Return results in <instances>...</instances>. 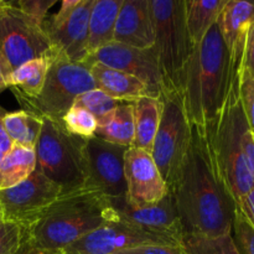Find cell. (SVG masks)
Listing matches in <instances>:
<instances>
[{"mask_svg":"<svg viewBox=\"0 0 254 254\" xmlns=\"http://www.w3.org/2000/svg\"><path fill=\"white\" fill-rule=\"evenodd\" d=\"M169 191L185 233L216 237L232 232L237 203L221 174L205 127L192 126L190 146Z\"/></svg>","mask_w":254,"mask_h":254,"instance_id":"cell-1","label":"cell"},{"mask_svg":"<svg viewBox=\"0 0 254 254\" xmlns=\"http://www.w3.org/2000/svg\"><path fill=\"white\" fill-rule=\"evenodd\" d=\"M231 88L228 50L217 22L208 30L185 69L183 101L192 126L205 127L218 117Z\"/></svg>","mask_w":254,"mask_h":254,"instance_id":"cell-2","label":"cell"},{"mask_svg":"<svg viewBox=\"0 0 254 254\" xmlns=\"http://www.w3.org/2000/svg\"><path fill=\"white\" fill-rule=\"evenodd\" d=\"M112 217L109 200L98 191L82 189L64 193L29 228L25 243L40 252L61 254Z\"/></svg>","mask_w":254,"mask_h":254,"instance_id":"cell-3","label":"cell"},{"mask_svg":"<svg viewBox=\"0 0 254 254\" xmlns=\"http://www.w3.org/2000/svg\"><path fill=\"white\" fill-rule=\"evenodd\" d=\"M216 160L236 203L254 189L243 151V136L250 130L240 101V87H231L217 118L205 126Z\"/></svg>","mask_w":254,"mask_h":254,"instance_id":"cell-4","label":"cell"},{"mask_svg":"<svg viewBox=\"0 0 254 254\" xmlns=\"http://www.w3.org/2000/svg\"><path fill=\"white\" fill-rule=\"evenodd\" d=\"M150 9L155 35L153 47L158 56L164 93H181L193 50L185 24V1L150 0Z\"/></svg>","mask_w":254,"mask_h":254,"instance_id":"cell-5","label":"cell"},{"mask_svg":"<svg viewBox=\"0 0 254 254\" xmlns=\"http://www.w3.org/2000/svg\"><path fill=\"white\" fill-rule=\"evenodd\" d=\"M86 141L69 134L62 123L44 119L35 146L36 169L57 184L64 195L86 189Z\"/></svg>","mask_w":254,"mask_h":254,"instance_id":"cell-6","label":"cell"},{"mask_svg":"<svg viewBox=\"0 0 254 254\" xmlns=\"http://www.w3.org/2000/svg\"><path fill=\"white\" fill-rule=\"evenodd\" d=\"M96 88L88 64L69 61L57 52L52 57L46 81L34 98L15 96L22 111L41 119L62 123L64 114L73 107L79 94Z\"/></svg>","mask_w":254,"mask_h":254,"instance_id":"cell-7","label":"cell"},{"mask_svg":"<svg viewBox=\"0 0 254 254\" xmlns=\"http://www.w3.org/2000/svg\"><path fill=\"white\" fill-rule=\"evenodd\" d=\"M160 98L163 112L150 154L170 189L190 146L192 124L186 114L180 92L164 93Z\"/></svg>","mask_w":254,"mask_h":254,"instance_id":"cell-8","label":"cell"},{"mask_svg":"<svg viewBox=\"0 0 254 254\" xmlns=\"http://www.w3.org/2000/svg\"><path fill=\"white\" fill-rule=\"evenodd\" d=\"M56 52L41 25L17 9L14 1H9L0 16V56L11 71L25 62L54 56Z\"/></svg>","mask_w":254,"mask_h":254,"instance_id":"cell-9","label":"cell"},{"mask_svg":"<svg viewBox=\"0 0 254 254\" xmlns=\"http://www.w3.org/2000/svg\"><path fill=\"white\" fill-rule=\"evenodd\" d=\"M62 195V189L36 169L22 183L0 191V217L30 228Z\"/></svg>","mask_w":254,"mask_h":254,"instance_id":"cell-10","label":"cell"},{"mask_svg":"<svg viewBox=\"0 0 254 254\" xmlns=\"http://www.w3.org/2000/svg\"><path fill=\"white\" fill-rule=\"evenodd\" d=\"M114 216L136 230L158 238L165 245L181 246L185 236L183 222L173 195L153 205L131 206L126 197L109 200Z\"/></svg>","mask_w":254,"mask_h":254,"instance_id":"cell-11","label":"cell"},{"mask_svg":"<svg viewBox=\"0 0 254 254\" xmlns=\"http://www.w3.org/2000/svg\"><path fill=\"white\" fill-rule=\"evenodd\" d=\"M128 148L107 143L93 136L84 146L87 168L86 189L98 191L108 200L126 197L127 183L124 175L126 153Z\"/></svg>","mask_w":254,"mask_h":254,"instance_id":"cell-12","label":"cell"},{"mask_svg":"<svg viewBox=\"0 0 254 254\" xmlns=\"http://www.w3.org/2000/svg\"><path fill=\"white\" fill-rule=\"evenodd\" d=\"M96 62L139 78L148 86L151 97L160 98L163 96V79L154 47L140 50L118 42H112L89 55L84 64L91 66Z\"/></svg>","mask_w":254,"mask_h":254,"instance_id":"cell-13","label":"cell"},{"mask_svg":"<svg viewBox=\"0 0 254 254\" xmlns=\"http://www.w3.org/2000/svg\"><path fill=\"white\" fill-rule=\"evenodd\" d=\"M148 245H165L158 238L113 217L62 251L61 254H116Z\"/></svg>","mask_w":254,"mask_h":254,"instance_id":"cell-14","label":"cell"},{"mask_svg":"<svg viewBox=\"0 0 254 254\" xmlns=\"http://www.w3.org/2000/svg\"><path fill=\"white\" fill-rule=\"evenodd\" d=\"M124 175L127 183L126 200L129 205H153L169 193L168 185L148 151L133 146L128 148Z\"/></svg>","mask_w":254,"mask_h":254,"instance_id":"cell-15","label":"cell"},{"mask_svg":"<svg viewBox=\"0 0 254 254\" xmlns=\"http://www.w3.org/2000/svg\"><path fill=\"white\" fill-rule=\"evenodd\" d=\"M93 0H81L68 17L59 22L46 20L45 34L59 54L73 62L84 64L88 59V22Z\"/></svg>","mask_w":254,"mask_h":254,"instance_id":"cell-16","label":"cell"},{"mask_svg":"<svg viewBox=\"0 0 254 254\" xmlns=\"http://www.w3.org/2000/svg\"><path fill=\"white\" fill-rule=\"evenodd\" d=\"M254 21V1L227 0L217 25L228 50L231 62V87H240L241 68L248 30Z\"/></svg>","mask_w":254,"mask_h":254,"instance_id":"cell-17","label":"cell"},{"mask_svg":"<svg viewBox=\"0 0 254 254\" xmlns=\"http://www.w3.org/2000/svg\"><path fill=\"white\" fill-rule=\"evenodd\" d=\"M113 42L140 50L154 46L155 35L150 0H123Z\"/></svg>","mask_w":254,"mask_h":254,"instance_id":"cell-18","label":"cell"},{"mask_svg":"<svg viewBox=\"0 0 254 254\" xmlns=\"http://www.w3.org/2000/svg\"><path fill=\"white\" fill-rule=\"evenodd\" d=\"M91 73L96 88L121 103H134L143 97H151L148 86L143 81L126 72L96 62L91 64Z\"/></svg>","mask_w":254,"mask_h":254,"instance_id":"cell-19","label":"cell"},{"mask_svg":"<svg viewBox=\"0 0 254 254\" xmlns=\"http://www.w3.org/2000/svg\"><path fill=\"white\" fill-rule=\"evenodd\" d=\"M123 0H93L88 22V56L114 41Z\"/></svg>","mask_w":254,"mask_h":254,"instance_id":"cell-20","label":"cell"},{"mask_svg":"<svg viewBox=\"0 0 254 254\" xmlns=\"http://www.w3.org/2000/svg\"><path fill=\"white\" fill-rule=\"evenodd\" d=\"M97 121L98 127L94 136L116 145L133 146L135 134L133 103H121Z\"/></svg>","mask_w":254,"mask_h":254,"instance_id":"cell-21","label":"cell"},{"mask_svg":"<svg viewBox=\"0 0 254 254\" xmlns=\"http://www.w3.org/2000/svg\"><path fill=\"white\" fill-rule=\"evenodd\" d=\"M134 108V143L133 148L151 153L154 139L160 124L163 103L161 98L143 97L133 103Z\"/></svg>","mask_w":254,"mask_h":254,"instance_id":"cell-22","label":"cell"},{"mask_svg":"<svg viewBox=\"0 0 254 254\" xmlns=\"http://www.w3.org/2000/svg\"><path fill=\"white\" fill-rule=\"evenodd\" d=\"M54 56L34 59L12 69L7 78V88L11 89L14 96H21L26 98L36 97L44 87Z\"/></svg>","mask_w":254,"mask_h":254,"instance_id":"cell-23","label":"cell"},{"mask_svg":"<svg viewBox=\"0 0 254 254\" xmlns=\"http://www.w3.org/2000/svg\"><path fill=\"white\" fill-rule=\"evenodd\" d=\"M227 0H188L185 24L193 46L200 44L208 30L217 22Z\"/></svg>","mask_w":254,"mask_h":254,"instance_id":"cell-24","label":"cell"},{"mask_svg":"<svg viewBox=\"0 0 254 254\" xmlns=\"http://www.w3.org/2000/svg\"><path fill=\"white\" fill-rule=\"evenodd\" d=\"M36 170L35 148L12 145L0 160V191L14 188Z\"/></svg>","mask_w":254,"mask_h":254,"instance_id":"cell-25","label":"cell"},{"mask_svg":"<svg viewBox=\"0 0 254 254\" xmlns=\"http://www.w3.org/2000/svg\"><path fill=\"white\" fill-rule=\"evenodd\" d=\"M44 119L25 111L6 112L2 118V127L12 145L35 148L42 130Z\"/></svg>","mask_w":254,"mask_h":254,"instance_id":"cell-26","label":"cell"},{"mask_svg":"<svg viewBox=\"0 0 254 254\" xmlns=\"http://www.w3.org/2000/svg\"><path fill=\"white\" fill-rule=\"evenodd\" d=\"M181 246L189 254H238L232 232L216 237L185 233Z\"/></svg>","mask_w":254,"mask_h":254,"instance_id":"cell-27","label":"cell"},{"mask_svg":"<svg viewBox=\"0 0 254 254\" xmlns=\"http://www.w3.org/2000/svg\"><path fill=\"white\" fill-rule=\"evenodd\" d=\"M62 126L72 135L82 139L93 138L96 134L98 121L92 113L81 107L73 106L62 119Z\"/></svg>","mask_w":254,"mask_h":254,"instance_id":"cell-28","label":"cell"},{"mask_svg":"<svg viewBox=\"0 0 254 254\" xmlns=\"http://www.w3.org/2000/svg\"><path fill=\"white\" fill-rule=\"evenodd\" d=\"M29 228L0 217V254H17L27 241Z\"/></svg>","mask_w":254,"mask_h":254,"instance_id":"cell-29","label":"cell"},{"mask_svg":"<svg viewBox=\"0 0 254 254\" xmlns=\"http://www.w3.org/2000/svg\"><path fill=\"white\" fill-rule=\"evenodd\" d=\"M119 104H121V102L113 99L108 94L102 92L101 89L94 88L79 94L76 101H74L73 106L86 109L89 113L93 114L97 119H99L101 117L109 113L112 109H114Z\"/></svg>","mask_w":254,"mask_h":254,"instance_id":"cell-30","label":"cell"},{"mask_svg":"<svg viewBox=\"0 0 254 254\" xmlns=\"http://www.w3.org/2000/svg\"><path fill=\"white\" fill-rule=\"evenodd\" d=\"M232 237L238 254H254V228L238 207L233 220Z\"/></svg>","mask_w":254,"mask_h":254,"instance_id":"cell-31","label":"cell"},{"mask_svg":"<svg viewBox=\"0 0 254 254\" xmlns=\"http://www.w3.org/2000/svg\"><path fill=\"white\" fill-rule=\"evenodd\" d=\"M14 4L26 16L42 26L47 17V12L56 4V0H19L14 1Z\"/></svg>","mask_w":254,"mask_h":254,"instance_id":"cell-32","label":"cell"},{"mask_svg":"<svg viewBox=\"0 0 254 254\" xmlns=\"http://www.w3.org/2000/svg\"><path fill=\"white\" fill-rule=\"evenodd\" d=\"M240 101L248 128L254 135V79L246 78L241 81Z\"/></svg>","mask_w":254,"mask_h":254,"instance_id":"cell-33","label":"cell"},{"mask_svg":"<svg viewBox=\"0 0 254 254\" xmlns=\"http://www.w3.org/2000/svg\"><path fill=\"white\" fill-rule=\"evenodd\" d=\"M246 78L254 79V21L248 30L242 68H241V81Z\"/></svg>","mask_w":254,"mask_h":254,"instance_id":"cell-34","label":"cell"},{"mask_svg":"<svg viewBox=\"0 0 254 254\" xmlns=\"http://www.w3.org/2000/svg\"><path fill=\"white\" fill-rule=\"evenodd\" d=\"M116 254H189L183 246L148 245L119 251Z\"/></svg>","mask_w":254,"mask_h":254,"instance_id":"cell-35","label":"cell"},{"mask_svg":"<svg viewBox=\"0 0 254 254\" xmlns=\"http://www.w3.org/2000/svg\"><path fill=\"white\" fill-rule=\"evenodd\" d=\"M243 151H245L248 170L254 179V139L253 134L250 130L246 131L245 136H243Z\"/></svg>","mask_w":254,"mask_h":254,"instance_id":"cell-36","label":"cell"},{"mask_svg":"<svg viewBox=\"0 0 254 254\" xmlns=\"http://www.w3.org/2000/svg\"><path fill=\"white\" fill-rule=\"evenodd\" d=\"M237 207L240 208L241 212L246 216V218L250 221L254 228V189L240 201Z\"/></svg>","mask_w":254,"mask_h":254,"instance_id":"cell-37","label":"cell"},{"mask_svg":"<svg viewBox=\"0 0 254 254\" xmlns=\"http://www.w3.org/2000/svg\"><path fill=\"white\" fill-rule=\"evenodd\" d=\"M79 1H81V0H64V1L61 2V7H60L59 12H56V14L52 15V16L47 17V19L52 22L62 21V20H64L66 17H68L69 15H71V12L78 6Z\"/></svg>","mask_w":254,"mask_h":254,"instance_id":"cell-38","label":"cell"},{"mask_svg":"<svg viewBox=\"0 0 254 254\" xmlns=\"http://www.w3.org/2000/svg\"><path fill=\"white\" fill-rule=\"evenodd\" d=\"M6 114V111L0 106V160L2 159V156L10 150V148L12 146L11 140L9 139V136L6 135L4 130V127H2V118Z\"/></svg>","mask_w":254,"mask_h":254,"instance_id":"cell-39","label":"cell"},{"mask_svg":"<svg viewBox=\"0 0 254 254\" xmlns=\"http://www.w3.org/2000/svg\"><path fill=\"white\" fill-rule=\"evenodd\" d=\"M11 73V68L4 59L0 56V93L7 88V78Z\"/></svg>","mask_w":254,"mask_h":254,"instance_id":"cell-40","label":"cell"},{"mask_svg":"<svg viewBox=\"0 0 254 254\" xmlns=\"http://www.w3.org/2000/svg\"><path fill=\"white\" fill-rule=\"evenodd\" d=\"M17 254H47V253L40 252V251L34 250V248H31L30 246H27L26 243H24V246H22L21 250H20V252Z\"/></svg>","mask_w":254,"mask_h":254,"instance_id":"cell-41","label":"cell"},{"mask_svg":"<svg viewBox=\"0 0 254 254\" xmlns=\"http://www.w3.org/2000/svg\"><path fill=\"white\" fill-rule=\"evenodd\" d=\"M7 4H9V1H5V0H0V16H1V14L4 12L5 7L7 6Z\"/></svg>","mask_w":254,"mask_h":254,"instance_id":"cell-42","label":"cell"},{"mask_svg":"<svg viewBox=\"0 0 254 254\" xmlns=\"http://www.w3.org/2000/svg\"><path fill=\"white\" fill-rule=\"evenodd\" d=\"M253 139H254V135H253Z\"/></svg>","mask_w":254,"mask_h":254,"instance_id":"cell-43","label":"cell"}]
</instances>
